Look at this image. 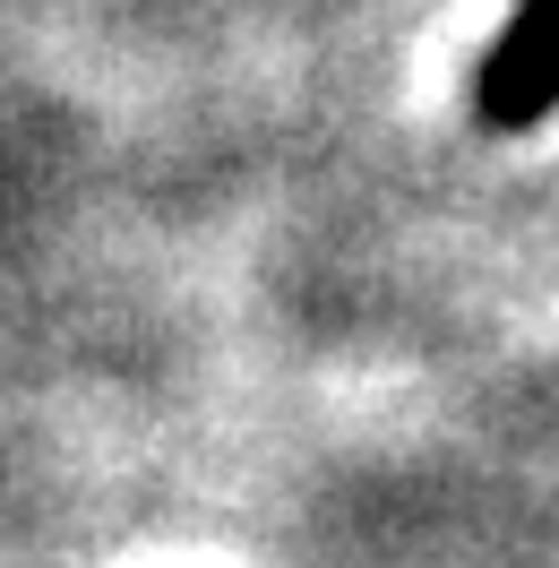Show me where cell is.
Listing matches in <instances>:
<instances>
[{"label": "cell", "instance_id": "1", "mask_svg": "<svg viewBox=\"0 0 559 568\" xmlns=\"http://www.w3.org/2000/svg\"><path fill=\"white\" fill-rule=\"evenodd\" d=\"M559 112V0H517L499 43L474 70V121L482 130H533Z\"/></svg>", "mask_w": 559, "mask_h": 568}]
</instances>
